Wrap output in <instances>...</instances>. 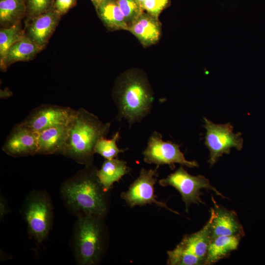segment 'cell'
<instances>
[{
  "label": "cell",
  "mask_w": 265,
  "mask_h": 265,
  "mask_svg": "<svg viewBox=\"0 0 265 265\" xmlns=\"http://www.w3.org/2000/svg\"><path fill=\"white\" fill-rule=\"evenodd\" d=\"M93 165L64 181L60 188L65 206L77 217L91 216L104 219L107 212L106 193Z\"/></svg>",
  "instance_id": "1"
},
{
  "label": "cell",
  "mask_w": 265,
  "mask_h": 265,
  "mask_svg": "<svg viewBox=\"0 0 265 265\" xmlns=\"http://www.w3.org/2000/svg\"><path fill=\"white\" fill-rule=\"evenodd\" d=\"M112 98L117 108V121H127L130 126L140 122L151 112L154 96L145 76L129 71L117 80Z\"/></svg>",
  "instance_id": "2"
},
{
  "label": "cell",
  "mask_w": 265,
  "mask_h": 265,
  "mask_svg": "<svg viewBox=\"0 0 265 265\" xmlns=\"http://www.w3.org/2000/svg\"><path fill=\"white\" fill-rule=\"evenodd\" d=\"M110 127V123H103L96 115L79 108L69 125L61 155L85 166L93 165L96 145L100 138L106 136Z\"/></svg>",
  "instance_id": "3"
},
{
  "label": "cell",
  "mask_w": 265,
  "mask_h": 265,
  "mask_svg": "<svg viewBox=\"0 0 265 265\" xmlns=\"http://www.w3.org/2000/svg\"><path fill=\"white\" fill-rule=\"evenodd\" d=\"M103 219L78 217L73 236V247L77 263L80 265L97 264L104 249Z\"/></svg>",
  "instance_id": "4"
},
{
  "label": "cell",
  "mask_w": 265,
  "mask_h": 265,
  "mask_svg": "<svg viewBox=\"0 0 265 265\" xmlns=\"http://www.w3.org/2000/svg\"><path fill=\"white\" fill-rule=\"evenodd\" d=\"M51 200L45 191L34 190L26 197L22 207L29 236L38 243L48 237L53 215Z\"/></svg>",
  "instance_id": "5"
},
{
  "label": "cell",
  "mask_w": 265,
  "mask_h": 265,
  "mask_svg": "<svg viewBox=\"0 0 265 265\" xmlns=\"http://www.w3.org/2000/svg\"><path fill=\"white\" fill-rule=\"evenodd\" d=\"M206 130L205 144L210 152L209 162L213 165L223 154L230 153L232 148L240 150L243 140L240 132H233V127L228 123L216 124L204 118Z\"/></svg>",
  "instance_id": "6"
},
{
  "label": "cell",
  "mask_w": 265,
  "mask_h": 265,
  "mask_svg": "<svg viewBox=\"0 0 265 265\" xmlns=\"http://www.w3.org/2000/svg\"><path fill=\"white\" fill-rule=\"evenodd\" d=\"M159 184L162 186H172L178 190L186 212L191 204L204 203L200 198L201 189L212 190L217 195L223 197L204 176L190 175L182 166L165 178L160 180Z\"/></svg>",
  "instance_id": "7"
},
{
  "label": "cell",
  "mask_w": 265,
  "mask_h": 265,
  "mask_svg": "<svg viewBox=\"0 0 265 265\" xmlns=\"http://www.w3.org/2000/svg\"><path fill=\"white\" fill-rule=\"evenodd\" d=\"M143 155L145 162L155 164L158 166L166 164L174 169L175 163L189 168L198 166L196 161H189L185 158L178 144L171 141H164L162 135L157 131H154L149 137Z\"/></svg>",
  "instance_id": "8"
},
{
  "label": "cell",
  "mask_w": 265,
  "mask_h": 265,
  "mask_svg": "<svg viewBox=\"0 0 265 265\" xmlns=\"http://www.w3.org/2000/svg\"><path fill=\"white\" fill-rule=\"evenodd\" d=\"M159 167L157 166L155 169L142 168L139 176L131 185L127 191L121 193V197L131 208L154 204L159 207L179 214L169 208L165 203L157 199L154 193V185L157 181Z\"/></svg>",
  "instance_id": "9"
},
{
  "label": "cell",
  "mask_w": 265,
  "mask_h": 265,
  "mask_svg": "<svg viewBox=\"0 0 265 265\" xmlns=\"http://www.w3.org/2000/svg\"><path fill=\"white\" fill-rule=\"evenodd\" d=\"M76 111L69 106L42 104L32 109L20 123L39 132L53 127L68 126Z\"/></svg>",
  "instance_id": "10"
},
{
  "label": "cell",
  "mask_w": 265,
  "mask_h": 265,
  "mask_svg": "<svg viewBox=\"0 0 265 265\" xmlns=\"http://www.w3.org/2000/svg\"><path fill=\"white\" fill-rule=\"evenodd\" d=\"M39 132L20 122L15 124L7 135L2 150L14 158L38 154Z\"/></svg>",
  "instance_id": "11"
},
{
  "label": "cell",
  "mask_w": 265,
  "mask_h": 265,
  "mask_svg": "<svg viewBox=\"0 0 265 265\" xmlns=\"http://www.w3.org/2000/svg\"><path fill=\"white\" fill-rule=\"evenodd\" d=\"M61 16L53 6L26 24V34L42 50L48 44L49 39L61 19Z\"/></svg>",
  "instance_id": "12"
},
{
  "label": "cell",
  "mask_w": 265,
  "mask_h": 265,
  "mask_svg": "<svg viewBox=\"0 0 265 265\" xmlns=\"http://www.w3.org/2000/svg\"><path fill=\"white\" fill-rule=\"evenodd\" d=\"M214 209L211 208L210 230L211 239L221 236H242V227L235 212L221 208L216 205L212 198Z\"/></svg>",
  "instance_id": "13"
},
{
  "label": "cell",
  "mask_w": 265,
  "mask_h": 265,
  "mask_svg": "<svg viewBox=\"0 0 265 265\" xmlns=\"http://www.w3.org/2000/svg\"><path fill=\"white\" fill-rule=\"evenodd\" d=\"M128 30L143 46L148 47L158 42L161 34V25L158 17L144 11L129 26Z\"/></svg>",
  "instance_id": "14"
},
{
  "label": "cell",
  "mask_w": 265,
  "mask_h": 265,
  "mask_svg": "<svg viewBox=\"0 0 265 265\" xmlns=\"http://www.w3.org/2000/svg\"><path fill=\"white\" fill-rule=\"evenodd\" d=\"M69 125L53 127L39 132L37 154L61 155L68 138Z\"/></svg>",
  "instance_id": "15"
},
{
  "label": "cell",
  "mask_w": 265,
  "mask_h": 265,
  "mask_svg": "<svg viewBox=\"0 0 265 265\" xmlns=\"http://www.w3.org/2000/svg\"><path fill=\"white\" fill-rule=\"evenodd\" d=\"M95 9L99 18L108 30H128V26L117 0H102Z\"/></svg>",
  "instance_id": "16"
},
{
  "label": "cell",
  "mask_w": 265,
  "mask_h": 265,
  "mask_svg": "<svg viewBox=\"0 0 265 265\" xmlns=\"http://www.w3.org/2000/svg\"><path fill=\"white\" fill-rule=\"evenodd\" d=\"M211 219L200 231L184 237L178 245L184 250L203 260L205 263L208 248L211 240Z\"/></svg>",
  "instance_id": "17"
},
{
  "label": "cell",
  "mask_w": 265,
  "mask_h": 265,
  "mask_svg": "<svg viewBox=\"0 0 265 265\" xmlns=\"http://www.w3.org/2000/svg\"><path fill=\"white\" fill-rule=\"evenodd\" d=\"M130 171L125 161L115 158L105 159L101 168L97 170V174L104 190L107 192L114 183L119 182Z\"/></svg>",
  "instance_id": "18"
},
{
  "label": "cell",
  "mask_w": 265,
  "mask_h": 265,
  "mask_svg": "<svg viewBox=\"0 0 265 265\" xmlns=\"http://www.w3.org/2000/svg\"><path fill=\"white\" fill-rule=\"evenodd\" d=\"M240 236H221L211 239L204 264L210 265L227 257L238 245Z\"/></svg>",
  "instance_id": "19"
},
{
  "label": "cell",
  "mask_w": 265,
  "mask_h": 265,
  "mask_svg": "<svg viewBox=\"0 0 265 265\" xmlns=\"http://www.w3.org/2000/svg\"><path fill=\"white\" fill-rule=\"evenodd\" d=\"M41 50L25 33L9 50L6 58L7 67L17 62L29 61Z\"/></svg>",
  "instance_id": "20"
},
{
  "label": "cell",
  "mask_w": 265,
  "mask_h": 265,
  "mask_svg": "<svg viewBox=\"0 0 265 265\" xmlns=\"http://www.w3.org/2000/svg\"><path fill=\"white\" fill-rule=\"evenodd\" d=\"M26 0H0V24L2 27L20 23L26 14Z\"/></svg>",
  "instance_id": "21"
},
{
  "label": "cell",
  "mask_w": 265,
  "mask_h": 265,
  "mask_svg": "<svg viewBox=\"0 0 265 265\" xmlns=\"http://www.w3.org/2000/svg\"><path fill=\"white\" fill-rule=\"evenodd\" d=\"M25 33L20 23L0 28V68L2 71H5L7 68L6 58L9 50Z\"/></svg>",
  "instance_id": "22"
},
{
  "label": "cell",
  "mask_w": 265,
  "mask_h": 265,
  "mask_svg": "<svg viewBox=\"0 0 265 265\" xmlns=\"http://www.w3.org/2000/svg\"><path fill=\"white\" fill-rule=\"evenodd\" d=\"M120 137V132H116L111 138L107 139L106 137L100 138L96 145L95 153L99 154L105 159L117 158L120 153L128 149H121L117 146V142Z\"/></svg>",
  "instance_id": "23"
},
{
  "label": "cell",
  "mask_w": 265,
  "mask_h": 265,
  "mask_svg": "<svg viewBox=\"0 0 265 265\" xmlns=\"http://www.w3.org/2000/svg\"><path fill=\"white\" fill-rule=\"evenodd\" d=\"M167 263L170 265H197L204 264L203 260L177 245L175 249L168 251Z\"/></svg>",
  "instance_id": "24"
},
{
  "label": "cell",
  "mask_w": 265,
  "mask_h": 265,
  "mask_svg": "<svg viewBox=\"0 0 265 265\" xmlns=\"http://www.w3.org/2000/svg\"><path fill=\"white\" fill-rule=\"evenodd\" d=\"M117 2L128 27L144 11L137 0H117Z\"/></svg>",
  "instance_id": "25"
},
{
  "label": "cell",
  "mask_w": 265,
  "mask_h": 265,
  "mask_svg": "<svg viewBox=\"0 0 265 265\" xmlns=\"http://www.w3.org/2000/svg\"><path fill=\"white\" fill-rule=\"evenodd\" d=\"M54 0H27L26 23L51 9L53 7Z\"/></svg>",
  "instance_id": "26"
},
{
  "label": "cell",
  "mask_w": 265,
  "mask_h": 265,
  "mask_svg": "<svg viewBox=\"0 0 265 265\" xmlns=\"http://www.w3.org/2000/svg\"><path fill=\"white\" fill-rule=\"evenodd\" d=\"M169 1L170 0H145L143 9L146 12L159 18Z\"/></svg>",
  "instance_id": "27"
},
{
  "label": "cell",
  "mask_w": 265,
  "mask_h": 265,
  "mask_svg": "<svg viewBox=\"0 0 265 265\" xmlns=\"http://www.w3.org/2000/svg\"><path fill=\"white\" fill-rule=\"evenodd\" d=\"M77 0H54L53 6L62 16L77 4Z\"/></svg>",
  "instance_id": "28"
},
{
  "label": "cell",
  "mask_w": 265,
  "mask_h": 265,
  "mask_svg": "<svg viewBox=\"0 0 265 265\" xmlns=\"http://www.w3.org/2000/svg\"><path fill=\"white\" fill-rule=\"evenodd\" d=\"M8 208L6 201L3 196L0 195V217L1 220L4 215L8 212Z\"/></svg>",
  "instance_id": "29"
},
{
  "label": "cell",
  "mask_w": 265,
  "mask_h": 265,
  "mask_svg": "<svg viewBox=\"0 0 265 265\" xmlns=\"http://www.w3.org/2000/svg\"><path fill=\"white\" fill-rule=\"evenodd\" d=\"M12 95V92L7 88L0 90V97L2 99H7Z\"/></svg>",
  "instance_id": "30"
},
{
  "label": "cell",
  "mask_w": 265,
  "mask_h": 265,
  "mask_svg": "<svg viewBox=\"0 0 265 265\" xmlns=\"http://www.w3.org/2000/svg\"><path fill=\"white\" fill-rule=\"evenodd\" d=\"M92 2L95 9L97 7L102 0H90Z\"/></svg>",
  "instance_id": "31"
},
{
  "label": "cell",
  "mask_w": 265,
  "mask_h": 265,
  "mask_svg": "<svg viewBox=\"0 0 265 265\" xmlns=\"http://www.w3.org/2000/svg\"><path fill=\"white\" fill-rule=\"evenodd\" d=\"M137 0L143 8V4H144L145 0Z\"/></svg>",
  "instance_id": "32"
}]
</instances>
